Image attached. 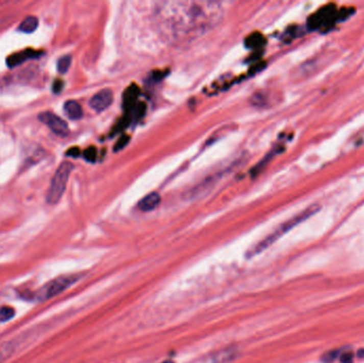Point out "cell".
Segmentation results:
<instances>
[{"label":"cell","instance_id":"6da1fadb","mask_svg":"<svg viewBox=\"0 0 364 363\" xmlns=\"http://www.w3.org/2000/svg\"><path fill=\"white\" fill-rule=\"evenodd\" d=\"M224 17L219 2L172 0L156 5L154 19L163 39L173 44L192 42L214 29Z\"/></svg>","mask_w":364,"mask_h":363},{"label":"cell","instance_id":"7a4b0ae2","mask_svg":"<svg viewBox=\"0 0 364 363\" xmlns=\"http://www.w3.org/2000/svg\"><path fill=\"white\" fill-rule=\"evenodd\" d=\"M320 209H321V207L319 205H312V206L308 207L307 209L299 212V213H297L296 215H294L290 220L285 221L284 223L279 225V226L276 228L273 232H271L268 236H265L264 239L261 240L260 242H258L253 247H250L247 250V253H246V258L247 259H253L254 257L260 255L261 253L264 252L265 249L270 248L274 243L277 242L280 239V237H282L285 233H287L288 231H291L293 228L298 226L299 224L304 223L305 221H307L311 216L317 214L318 212L320 211Z\"/></svg>","mask_w":364,"mask_h":363},{"label":"cell","instance_id":"3957f363","mask_svg":"<svg viewBox=\"0 0 364 363\" xmlns=\"http://www.w3.org/2000/svg\"><path fill=\"white\" fill-rule=\"evenodd\" d=\"M72 170L74 164L71 162L65 161L60 164L46 195V202L48 205L54 206L60 202L62 196L65 193L67 182Z\"/></svg>","mask_w":364,"mask_h":363},{"label":"cell","instance_id":"277c9868","mask_svg":"<svg viewBox=\"0 0 364 363\" xmlns=\"http://www.w3.org/2000/svg\"><path fill=\"white\" fill-rule=\"evenodd\" d=\"M80 278L81 276L78 274L57 277L43 285L40 290H37L34 293L33 298L37 302H45V300L52 299L66 291L68 287H70L74 283H76Z\"/></svg>","mask_w":364,"mask_h":363},{"label":"cell","instance_id":"5b68a950","mask_svg":"<svg viewBox=\"0 0 364 363\" xmlns=\"http://www.w3.org/2000/svg\"><path fill=\"white\" fill-rule=\"evenodd\" d=\"M40 122L45 124L46 126L52 130L55 134L64 137L69 133L68 125L65 120L59 117L57 114L53 113L50 111H45L39 115Z\"/></svg>","mask_w":364,"mask_h":363},{"label":"cell","instance_id":"8992f818","mask_svg":"<svg viewBox=\"0 0 364 363\" xmlns=\"http://www.w3.org/2000/svg\"><path fill=\"white\" fill-rule=\"evenodd\" d=\"M113 103V92L109 89H104L96 93L90 100V107L100 113L107 110Z\"/></svg>","mask_w":364,"mask_h":363},{"label":"cell","instance_id":"52a82bcc","mask_svg":"<svg viewBox=\"0 0 364 363\" xmlns=\"http://www.w3.org/2000/svg\"><path fill=\"white\" fill-rule=\"evenodd\" d=\"M41 55H42V53L35 52V50H23V52L10 56L7 59V64L9 65V67L12 68V67H15V66L22 64L23 62H26L29 59L40 57Z\"/></svg>","mask_w":364,"mask_h":363},{"label":"cell","instance_id":"ba28073f","mask_svg":"<svg viewBox=\"0 0 364 363\" xmlns=\"http://www.w3.org/2000/svg\"><path fill=\"white\" fill-rule=\"evenodd\" d=\"M160 203H161V196L156 192H152L144 196L140 200L137 206H139L140 210L144 212H149L155 210L160 205Z\"/></svg>","mask_w":364,"mask_h":363},{"label":"cell","instance_id":"9c48e42d","mask_svg":"<svg viewBox=\"0 0 364 363\" xmlns=\"http://www.w3.org/2000/svg\"><path fill=\"white\" fill-rule=\"evenodd\" d=\"M236 352L232 348L223 349L221 352H217L209 357L207 360L208 363H227L235 358Z\"/></svg>","mask_w":364,"mask_h":363},{"label":"cell","instance_id":"30bf717a","mask_svg":"<svg viewBox=\"0 0 364 363\" xmlns=\"http://www.w3.org/2000/svg\"><path fill=\"white\" fill-rule=\"evenodd\" d=\"M64 112L69 119L78 120L83 116L82 107L75 100H68L64 105Z\"/></svg>","mask_w":364,"mask_h":363},{"label":"cell","instance_id":"8fae6325","mask_svg":"<svg viewBox=\"0 0 364 363\" xmlns=\"http://www.w3.org/2000/svg\"><path fill=\"white\" fill-rule=\"evenodd\" d=\"M39 27V19L35 16H28L25 18L18 27V30L23 33H32Z\"/></svg>","mask_w":364,"mask_h":363},{"label":"cell","instance_id":"7c38bea8","mask_svg":"<svg viewBox=\"0 0 364 363\" xmlns=\"http://www.w3.org/2000/svg\"><path fill=\"white\" fill-rule=\"evenodd\" d=\"M14 353V345L7 342L0 344V363H4Z\"/></svg>","mask_w":364,"mask_h":363},{"label":"cell","instance_id":"4fadbf2b","mask_svg":"<svg viewBox=\"0 0 364 363\" xmlns=\"http://www.w3.org/2000/svg\"><path fill=\"white\" fill-rule=\"evenodd\" d=\"M15 317V310L9 307V306H4L0 308V323H5L10 320H12Z\"/></svg>","mask_w":364,"mask_h":363},{"label":"cell","instance_id":"5bb4252c","mask_svg":"<svg viewBox=\"0 0 364 363\" xmlns=\"http://www.w3.org/2000/svg\"><path fill=\"white\" fill-rule=\"evenodd\" d=\"M71 64V57L70 56H64V57H62L59 59L58 61V71L60 74H65L68 69H69V66Z\"/></svg>","mask_w":364,"mask_h":363},{"label":"cell","instance_id":"9a60e30c","mask_svg":"<svg viewBox=\"0 0 364 363\" xmlns=\"http://www.w3.org/2000/svg\"><path fill=\"white\" fill-rule=\"evenodd\" d=\"M137 97V89L135 86H131L129 91L125 94V106H131Z\"/></svg>","mask_w":364,"mask_h":363},{"label":"cell","instance_id":"2e32d148","mask_svg":"<svg viewBox=\"0 0 364 363\" xmlns=\"http://www.w3.org/2000/svg\"><path fill=\"white\" fill-rule=\"evenodd\" d=\"M97 157V152L95 147H89L84 152V158L86 161L89 162H94Z\"/></svg>","mask_w":364,"mask_h":363},{"label":"cell","instance_id":"e0dca14e","mask_svg":"<svg viewBox=\"0 0 364 363\" xmlns=\"http://www.w3.org/2000/svg\"><path fill=\"white\" fill-rule=\"evenodd\" d=\"M129 142V137L128 136H123L120 141L117 142L116 146H115V152H118V150L123 149L125 146H126V144Z\"/></svg>","mask_w":364,"mask_h":363},{"label":"cell","instance_id":"ac0fdd59","mask_svg":"<svg viewBox=\"0 0 364 363\" xmlns=\"http://www.w3.org/2000/svg\"><path fill=\"white\" fill-rule=\"evenodd\" d=\"M353 361V355L350 353H345L341 356V362L342 363H351Z\"/></svg>","mask_w":364,"mask_h":363},{"label":"cell","instance_id":"d6986e66","mask_svg":"<svg viewBox=\"0 0 364 363\" xmlns=\"http://www.w3.org/2000/svg\"><path fill=\"white\" fill-rule=\"evenodd\" d=\"M62 89H63V82H62L61 80L56 81L55 84H54V92L55 93H60Z\"/></svg>","mask_w":364,"mask_h":363},{"label":"cell","instance_id":"ffe728a7","mask_svg":"<svg viewBox=\"0 0 364 363\" xmlns=\"http://www.w3.org/2000/svg\"><path fill=\"white\" fill-rule=\"evenodd\" d=\"M162 363H174V362L171 361V360H166V361H163Z\"/></svg>","mask_w":364,"mask_h":363}]
</instances>
